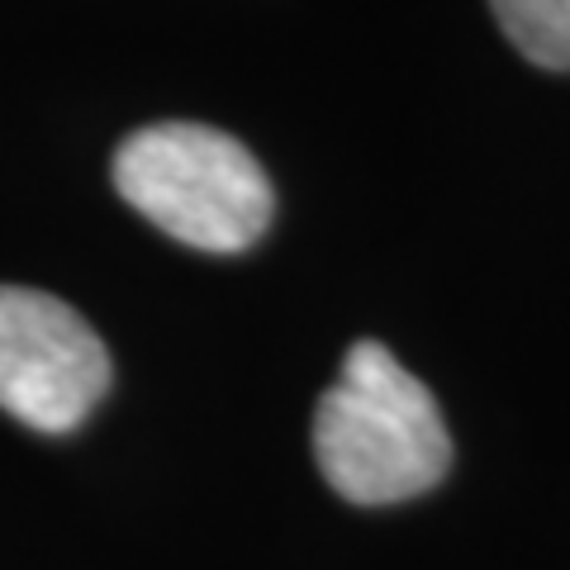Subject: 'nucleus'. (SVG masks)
I'll return each instance as SVG.
<instances>
[{
  "instance_id": "1",
  "label": "nucleus",
  "mask_w": 570,
  "mask_h": 570,
  "mask_svg": "<svg viewBox=\"0 0 570 570\" xmlns=\"http://www.w3.org/2000/svg\"><path fill=\"white\" fill-rule=\"evenodd\" d=\"M314 461L352 504H400L452 466V433L433 390L376 337L352 343L314 409Z\"/></svg>"
},
{
  "instance_id": "2",
  "label": "nucleus",
  "mask_w": 570,
  "mask_h": 570,
  "mask_svg": "<svg viewBox=\"0 0 570 570\" xmlns=\"http://www.w3.org/2000/svg\"><path fill=\"white\" fill-rule=\"evenodd\" d=\"M115 190L153 228L195 253H243L276 214L257 157L209 124H148L119 142Z\"/></svg>"
},
{
  "instance_id": "3",
  "label": "nucleus",
  "mask_w": 570,
  "mask_h": 570,
  "mask_svg": "<svg viewBox=\"0 0 570 570\" xmlns=\"http://www.w3.org/2000/svg\"><path fill=\"white\" fill-rule=\"evenodd\" d=\"M110 390V352L67 299L0 285V409L33 433H71Z\"/></svg>"
},
{
  "instance_id": "4",
  "label": "nucleus",
  "mask_w": 570,
  "mask_h": 570,
  "mask_svg": "<svg viewBox=\"0 0 570 570\" xmlns=\"http://www.w3.org/2000/svg\"><path fill=\"white\" fill-rule=\"evenodd\" d=\"M490 10L528 62L570 71V0H490Z\"/></svg>"
}]
</instances>
